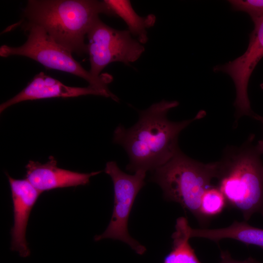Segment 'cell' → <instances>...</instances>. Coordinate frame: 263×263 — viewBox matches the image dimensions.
Instances as JSON below:
<instances>
[{"label":"cell","instance_id":"11","mask_svg":"<svg viewBox=\"0 0 263 263\" xmlns=\"http://www.w3.org/2000/svg\"><path fill=\"white\" fill-rule=\"evenodd\" d=\"M25 168L26 179L41 193L55 188L86 185L91 177L101 172L85 173L63 169L57 166L52 156L44 164L29 161Z\"/></svg>","mask_w":263,"mask_h":263},{"label":"cell","instance_id":"13","mask_svg":"<svg viewBox=\"0 0 263 263\" xmlns=\"http://www.w3.org/2000/svg\"><path fill=\"white\" fill-rule=\"evenodd\" d=\"M114 16L122 19L126 23L128 30L132 36L141 44L147 42V29L153 26L155 22L154 15L146 17L139 16L132 8L129 0H105Z\"/></svg>","mask_w":263,"mask_h":263},{"label":"cell","instance_id":"2","mask_svg":"<svg viewBox=\"0 0 263 263\" xmlns=\"http://www.w3.org/2000/svg\"><path fill=\"white\" fill-rule=\"evenodd\" d=\"M101 14L114 15L105 0H29L26 22L41 27L56 43L79 56L88 54L85 38Z\"/></svg>","mask_w":263,"mask_h":263},{"label":"cell","instance_id":"4","mask_svg":"<svg viewBox=\"0 0 263 263\" xmlns=\"http://www.w3.org/2000/svg\"><path fill=\"white\" fill-rule=\"evenodd\" d=\"M219 162L203 163L179 150L165 164L152 171L151 181L162 188L166 199L180 204L198 220L204 219L200 211L202 197L217 178Z\"/></svg>","mask_w":263,"mask_h":263},{"label":"cell","instance_id":"10","mask_svg":"<svg viewBox=\"0 0 263 263\" xmlns=\"http://www.w3.org/2000/svg\"><path fill=\"white\" fill-rule=\"evenodd\" d=\"M11 191L14 224L11 229V249L22 257L30 251L26 239V231L31 211L41 193L25 179H17L6 174Z\"/></svg>","mask_w":263,"mask_h":263},{"label":"cell","instance_id":"9","mask_svg":"<svg viewBox=\"0 0 263 263\" xmlns=\"http://www.w3.org/2000/svg\"><path fill=\"white\" fill-rule=\"evenodd\" d=\"M89 94L111 97L115 101L118 100L112 92L89 85L86 87L68 86L41 72L36 75L21 91L1 104L0 112L1 113L8 107L24 101L54 97H73Z\"/></svg>","mask_w":263,"mask_h":263},{"label":"cell","instance_id":"16","mask_svg":"<svg viewBox=\"0 0 263 263\" xmlns=\"http://www.w3.org/2000/svg\"><path fill=\"white\" fill-rule=\"evenodd\" d=\"M228 2L233 10L247 13L252 21L263 18V0H231Z\"/></svg>","mask_w":263,"mask_h":263},{"label":"cell","instance_id":"14","mask_svg":"<svg viewBox=\"0 0 263 263\" xmlns=\"http://www.w3.org/2000/svg\"><path fill=\"white\" fill-rule=\"evenodd\" d=\"M191 228L186 218L177 219L175 231L171 236L172 250L165 257L163 263H201L189 243Z\"/></svg>","mask_w":263,"mask_h":263},{"label":"cell","instance_id":"5","mask_svg":"<svg viewBox=\"0 0 263 263\" xmlns=\"http://www.w3.org/2000/svg\"><path fill=\"white\" fill-rule=\"evenodd\" d=\"M22 25L27 36L26 41L18 47L1 46L0 56H26L48 69L71 74L84 79L89 85L111 92L108 87L113 80L111 75L102 73L99 77L94 76L73 57L69 50L54 41L41 27L27 22Z\"/></svg>","mask_w":263,"mask_h":263},{"label":"cell","instance_id":"7","mask_svg":"<svg viewBox=\"0 0 263 263\" xmlns=\"http://www.w3.org/2000/svg\"><path fill=\"white\" fill-rule=\"evenodd\" d=\"M111 178L114 189V207L110 223L105 231L94 239L118 240L127 244L136 253L142 255L146 250L144 246L133 239L128 231V222L136 197L145 184L146 172L139 170L133 175L121 170L116 163H107L104 169Z\"/></svg>","mask_w":263,"mask_h":263},{"label":"cell","instance_id":"1","mask_svg":"<svg viewBox=\"0 0 263 263\" xmlns=\"http://www.w3.org/2000/svg\"><path fill=\"white\" fill-rule=\"evenodd\" d=\"M178 105L175 100H162L140 111L138 121L132 127L126 129L119 125L116 128L113 141L127 152L129 157L128 170L152 172L165 164L180 150V133L206 114L201 111L192 119L171 121L167 114Z\"/></svg>","mask_w":263,"mask_h":263},{"label":"cell","instance_id":"8","mask_svg":"<svg viewBox=\"0 0 263 263\" xmlns=\"http://www.w3.org/2000/svg\"><path fill=\"white\" fill-rule=\"evenodd\" d=\"M253 22L254 29L249 35L248 46L244 54L213 69L215 73L227 75L234 82L236 90L234 106L237 118L243 116L253 118L255 114L251 108L247 88L251 74L263 57V18Z\"/></svg>","mask_w":263,"mask_h":263},{"label":"cell","instance_id":"19","mask_svg":"<svg viewBox=\"0 0 263 263\" xmlns=\"http://www.w3.org/2000/svg\"><path fill=\"white\" fill-rule=\"evenodd\" d=\"M261 88H262V89L263 90V83H262L261 84Z\"/></svg>","mask_w":263,"mask_h":263},{"label":"cell","instance_id":"6","mask_svg":"<svg viewBox=\"0 0 263 263\" xmlns=\"http://www.w3.org/2000/svg\"><path fill=\"white\" fill-rule=\"evenodd\" d=\"M128 30L114 29L98 18L87 34L90 73L99 77L109 64L121 62L126 64L136 61L145 51L142 44L133 38Z\"/></svg>","mask_w":263,"mask_h":263},{"label":"cell","instance_id":"12","mask_svg":"<svg viewBox=\"0 0 263 263\" xmlns=\"http://www.w3.org/2000/svg\"><path fill=\"white\" fill-rule=\"evenodd\" d=\"M190 235L191 238H203L214 241L232 239L263 248V229L251 226L244 222L235 221L229 226L218 229L191 228Z\"/></svg>","mask_w":263,"mask_h":263},{"label":"cell","instance_id":"18","mask_svg":"<svg viewBox=\"0 0 263 263\" xmlns=\"http://www.w3.org/2000/svg\"><path fill=\"white\" fill-rule=\"evenodd\" d=\"M254 118L256 120H259L263 124V116H261L259 115L256 114V115L254 117ZM257 145L258 146V148L261 151L262 153L263 154V140L259 141Z\"/></svg>","mask_w":263,"mask_h":263},{"label":"cell","instance_id":"15","mask_svg":"<svg viewBox=\"0 0 263 263\" xmlns=\"http://www.w3.org/2000/svg\"><path fill=\"white\" fill-rule=\"evenodd\" d=\"M225 202L224 194L218 187L212 186L204 192L202 197L201 213L204 218L217 215L222 211Z\"/></svg>","mask_w":263,"mask_h":263},{"label":"cell","instance_id":"17","mask_svg":"<svg viewBox=\"0 0 263 263\" xmlns=\"http://www.w3.org/2000/svg\"><path fill=\"white\" fill-rule=\"evenodd\" d=\"M220 263H261L252 258H248L243 261H239L233 259L227 252H223L221 261Z\"/></svg>","mask_w":263,"mask_h":263},{"label":"cell","instance_id":"3","mask_svg":"<svg viewBox=\"0 0 263 263\" xmlns=\"http://www.w3.org/2000/svg\"><path fill=\"white\" fill-rule=\"evenodd\" d=\"M252 136L239 147H227L219 161L218 188L226 202L245 220L256 213L263 216V164Z\"/></svg>","mask_w":263,"mask_h":263}]
</instances>
